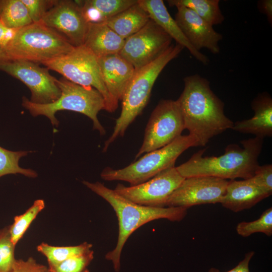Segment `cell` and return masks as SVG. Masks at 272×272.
I'll return each instance as SVG.
<instances>
[{"instance_id":"obj_31","label":"cell","mask_w":272,"mask_h":272,"mask_svg":"<svg viewBox=\"0 0 272 272\" xmlns=\"http://www.w3.org/2000/svg\"><path fill=\"white\" fill-rule=\"evenodd\" d=\"M26 7L33 23L40 22L46 12L54 5L56 0H22Z\"/></svg>"},{"instance_id":"obj_12","label":"cell","mask_w":272,"mask_h":272,"mask_svg":"<svg viewBox=\"0 0 272 272\" xmlns=\"http://www.w3.org/2000/svg\"><path fill=\"white\" fill-rule=\"evenodd\" d=\"M184 179L174 165L141 184L129 186L118 184L114 190L122 197L135 203L164 208L169 196Z\"/></svg>"},{"instance_id":"obj_10","label":"cell","mask_w":272,"mask_h":272,"mask_svg":"<svg viewBox=\"0 0 272 272\" xmlns=\"http://www.w3.org/2000/svg\"><path fill=\"white\" fill-rule=\"evenodd\" d=\"M0 71L23 83L31 92L32 103L49 104L60 96L57 79L50 75L47 67H40L37 63L20 59L1 60Z\"/></svg>"},{"instance_id":"obj_26","label":"cell","mask_w":272,"mask_h":272,"mask_svg":"<svg viewBox=\"0 0 272 272\" xmlns=\"http://www.w3.org/2000/svg\"><path fill=\"white\" fill-rule=\"evenodd\" d=\"M44 208V201L37 199L24 213L14 217V222L9 225V227L11 240L15 246L23 237L32 222Z\"/></svg>"},{"instance_id":"obj_14","label":"cell","mask_w":272,"mask_h":272,"mask_svg":"<svg viewBox=\"0 0 272 272\" xmlns=\"http://www.w3.org/2000/svg\"><path fill=\"white\" fill-rule=\"evenodd\" d=\"M40 22L75 47L84 45L89 25L77 1L71 0H56Z\"/></svg>"},{"instance_id":"obj_19","label":"cell","mask_w":272,"mask_h":272,"mask_svg":"<svg viewBox=\"0 0 272 272\" xmlns=\"http://www.w3.org/2000/svg\"><path fill=\"white\" fill-rule=\"evenodd\" d=\"M270 195L249 179L230 180L220 203L223 207L237 213L251 208Z\"/></svg>"},{"instance_id":"obj_37","label":"cell","mask_w":272,"mask_h":272,"mask_svg":"<svg viewBox=\"0 0 272 272\" xmlns=\"http://www.w3.org/2000/svg\"><path fill=\"white\" fill-rule=\"evenodd\" d=\"M9 59L3 48L0 47V61Z\"/></svg>"},{"instance_id":"obj_16","label":"cell","mask_w":272,"mask_h":272,"mask_svg":"<svg viewBox=\"0 0 272 272\" xmlns=\"http://www.w3.org/2000/svg\"><path fill=\"white\" fill-rule=\"evenodd\" d=\"M102 77L114 111L135 71L134 67L118 53L98 58Z\"/></svg>"},{"instance_id":"obj_33","label":"cell","mask_w":272,"mask_h":272,"mask_svg":"<svg viewBox=\"0 0 272 272\" xmlns=\"http://www.w3.org/2000/svg\"><path fill=\"white\" fill-rule=\"evenodd\" d=\"M10 272H48V267L30 257L27 260L17 259Z\"/></svg>"},{"instance_id":"obj_15","label":"cell","mask_w":272,"mask_h":272,"mask_svg":"<svg viewBox=\"0 0 272 272\" xmlns=\"http://www.w3.org/2000/svg\"><path fill=\"white\" fill-rule=\"evenodd\" d=\"M176 8L175 20L191 45L197 51L206 48L213 54H218L222 35L191 10L184 7Z\"/></svg>"},{"instance_id":"obj_6","label":"cell","mask_w":272,"mask_h":272,"mask_svg":"<svg viewBox=\"0 0 272 272\" xmlns=\"http://www.w3.org/2000/svg\"><path fill=\"white\" fill-rule=\"evenodd\" d=\"M75 47L41 22L17 30L4 49L9 59L43 63L66 55Z\"/></svg>"},{"instance_id":"obj_24","label":"cell","mask_w":272,"mask_h":272,"mask_svg":"<svg viewBox=\"0 0 272 272\" xmlns=\"http://www.w3.org/2000/svg\"><path fill=\"white\" fill-rule=\"evenodd\" d=\"M0 21L7 28L16 30L33 23L22 0H4Z\"/></svg>"},{"instance_id":"obj_21","label":"cell","mask_w":272,"mask_h":272,"mask_svg":"<svg viewBox=\"0 0 272 272\" xmlns=\"http://www.w3.org/2000/svg\"><path fill=\"white\" fill-rule=\"evenodd\" d=\"M83 14L89 23H104L129 7L138 0L77 1Z\"/></svg>"},{"instance_id":"obj_3","label":"cell","mask_w":272,"mask_h":272,"mask_svg":"<svg viewBox=\"0 0 272 272\" xmlns=\"http://www.w3.org/2000/svg\"><path fill=\"white\" fill-rule=\"evenodd\" d=\"M83 183L108 202L117 217L119 227L117 242L114 249L105 255V258L112 262L116 272H119L120 269L122 249L134 231L155 220L165 219L172 222H179L187 215V209L183 208L152 207L135 203L99 182L92 183L84 180Z\"/></svg>"},{"instance_id":"obj_22","label":"cell","mask_w":272,"mask_h":272,"mask_svg":"<svg viewBox=\"0 0 272 272\" xmlns=\"http://www.w3.org/2000/svg\"><path fill=\"white\" fill-rule=\"evenodd\" d=\"M150 19L148 13L137 2L104 23L125 40L141 30Z\"/></svg>"},{"instance_id":"obj_4","label":"cell","mask_w":272,"mask_h":272,"mask_svg":"<svg viewBox=\"0 0 272 272\" xmlns=\"http://www.w3.org/2000/svg\"><path fill=\"white\" fill-rule=\"evenodd\" d=\"M184 49L176 43L171 45L156 59L137 70L122 98V108L111 135L106 141L103 152L118 138L122 137L135 118L148 104L153 85L166 65L176 58Z\"/></svg>"},{"instance_id":"obj_38","label":"cell","mask_w":272,"mask_h":272,"mask_svg":"<svg viewBox=\"0 0 272 272\" xmlns=\"http://www.w3.org/2000/svg\"><path fill=\"white\" fill-rule=\"evenodd\" d=\"M4 0H0V15L1 13L2 9L3 6Z\"/></svg>"},{"instance_id":"obj_17","label":"cell","mask_w":272,"mask_h":272,"mask_svg":"<svg viewBox=\"0 0 272 272\" xmlns=\"http://www.w3.org/2000/svg\"><path fill=\"white\" fill-rule=\"evenodd\" d=\"M138 4L148 13L150 19L159 26L176 43L186 48L198 61L207 64L209 58L196 50L182 32L175 19L168 12L162 0H138Z\"/></svg>"},{"instance_id":"obj_29","label":"cell","mask_w":272,"mask_h":272,"mask_svg":"<svg viewBox=\"0 0 272 272\" xmlns=\"http://www.w3.org/2000/svg\"><path fill=\"white\" fill-rule=\"evenodd\" d=\"M93 258L94 251L91 249L58 263L48 266V272H89L88 267Z\"/></svg>"},{"instance_id":"obj_34","label":"cell","mask_w":272,"mask_h":272,"mask_svg":"<svg viewBox=\"0 0 272 272\" xmlns=\"http://www.w3.org/2000/svg\"><path fill=\"white\" fill-rule=\"evenodd\" d=\"M255 252L253 251L248 252L245 254L244 258L232 269L226 272H250L249 263L254 256ZM209 272H221L219 269L215 267H212L209 270Z\"/></svg>"},{"instance_id":"obj_11","label":"cell","mask_w":272,"mask_h":272,"mask_svg":"<svg viewBox=\"0 0 272 272\" xmlns=\"http://www.w3.org/2000/svg\"><path fill=\"white\" fill-rule=\"evenodd\" d=\"M172 38L150 19L138 32L124 40L118 53L137 70L151 62L172 44Z\"/></svg>"},{"instance_id":"obj_9","label":"cell","mask_w":272,"mask_h":272,"mask_svg":"<svg viewBox=\"0 0 272 272\" xmlns=\"http://www.w3.org/2000/svg\"><path fill=\"white\" fill-rule=\"evenodd\" d=\"M184 129L183 118L176 100H161L151 114L135 158L169 144L181 135Z\"/></svg>"},{"instance_id":"obj_8","label":"cell","mask_w":272,"mask_h":272,"mask_svg":"<svg viewBox=\"0 0 272 272\" xmlns=\"http://www.w3.org/2000/svg\"><path fill=\"white\" fill-rule=\"evenodd\" d=\"M42 64L73 83L95 89L105 100V110L114 111L103 81L98 57L84 45L76 47L66 55Z\"/></svg>"},{"instance_id":"obj_7","label":"cell","mask_w":272,"mask_h":272,"mask_svg":"<svg viewBox=\"0 0 272 272\" xmlns=\"http://www.w3.org/2000/svg\"><path fill=\"white\" fill-rule=\"evenodd\" d=\"M198 146L196 139L188 134L180 135L169 144L146 153L138 160L118 169L106 167L100 174L106 181L120 180L137 185L150 179L164 170L175 165L178 157L192 147Z\"/></svg>"},{"instance_id":"obj_27","label":"cell","mask_w":272,"mask_h":272,"mask_svg":"<svg viewBox=\"0 0 272 272\" xmlns=\"http://www.w3.org/2000/svg\"><path fill=\"white\" fill-rule=\"evenodd\" d=\"M29 151H12L0 146V177L8 174H21L30 178L37 176L30 169H24L19 165L20 159L27 155Z\"/></svg>"},{"instance_id":"obj_13","label":"cell","mask_w":272,"mask_h":272,"mask_svg":"<svg viewBox=\"0 0 272 272\" xmlns=\"http://www.w3.org/2000/svg\"><path fill=\"white\" fill-rule=\"evenodd\" d=\"M227 180L210 176L186 178L167 199L165 207L188 208L203 204L220 203Z\"/></svg>"},{"instance_id":"obj_5","label":"cell","mask_w":272,"mask_h":272,"mask_svg":"<svg viewBox=\"0 0 272 272\" xmlns=\"http://www.w3.org/2000/svg\"><path fill=\"white\" fill-rule=\"evenodd\" d=\"M61 94L52 103L38 104L31 102L25 97L22 98V106L33 116L44 115L52 125L57 126L59 121L55 116L60 110H69L81 113L93 121V128L102 135L106 131L97 117L98 112L105 110V100L97 90L90 87L83 86L63 78L57 80Z\"/></svg>"},{"instance_id":"obj_25","label":"cell","mask_w":272,"mask_h":272,"mask_svg":"<svg viewBox=\"0 0 272 272\" xmlns=\"http://www.w3.org/2000/svg\"><path fill=\"white\" fill-rule=\"evenodd\" d=\"M92 245L87 242L76 246H55L42 242L37 247L38 252L47 258L48 266L56 264L75 255L91 249Z\"/></svg>"},{"instance_id":"obj_32","label":"cell","mask_w":272,"mask_h":272,"mask_svg":"<svg viewBox=\"0 0 272 272\" xmlns=\"http://www.w3.org/2000/svg\"><path fill=\"white\" fill-rule=\"evenodd\" d=\"M249 179L255 185L270 195L272 193V165H259L253 176Z\"/></svg>"},{"instance_id":"obj_30","label":"cell","mask_w":272,"mask_h":272,"mask_svg":"<svg viewBox=\"0 0 272 272\" xmlns=\"http://www.w3.org/2000/svg\"><path fill=\"white\" fill-rule=\"evenodd\" d=\"M9 226L0 229V272H10L16 261Z\"/></svg>"},{"instance_id":"obj_20","label":"cell","mask_w":272,"mask_h":272,"mask_svg":"<svg viewBox=\"0 0 272 272\" xmlns=\"http://www.w3.org/2000/svg\"><path fill=\"white\" fill-rule=\"evenodd\" d=\"M124 40L105 23H89L84 45L98 58L119 53Z\"/></svg>"},{"instance_id":"obj_2","label":"cell","mask_w":272,"mask_h":272,"mask_svg":"<svg viewBox=\"0 0 272 272\" xmlns=\"http://www.w3.org/2000/svg\"><path fill=\"white\" fill-rule=\"evenodd\" d=\"M263 139L254 137L241 142L242 146L229 144L223 155L203 156L206 149L198 151L186 162L176 167L185 178L210 176L223 179H247L252 177L258 167V157Z\"/></svg>"},{"instance_id":"obj_1","label":"cell","mask_w":272,"mask_h":272,"mask_svg":"<svg viewBox=\"0 0 272 272\" xmlns=\"http://www.w3.org/2000/svg\"><path fill=\"white\" fill-rule=\"evenodd\" d=\"M183 81V90L176 101L185 129L196 139L198 146H205L214 137L232 129L234 122L225 114L224 102L207 79L195 74Z\"/></svg>"},{"instance_id":"obj_28","label":"cell","mask_w":272,"mask_h":272,"mask_svg":"<svg viewBox=\"0 0 272 272\" xmlns=\"http://www.w3.org/2000/svg\"><path fill=\"white\" fill-rule=\"evenodd\" d=\"M237 233L243 237H247L255 233H262L267 236L272 235V208L265 210L259 218L250 222L243 221L238 223Z\"/></svg>"},{"instance_id":"obj_35","label":"cell","mask_w":272,"mask_h":272,"mask_svg":"<svg viewBox=\"0 0 272 272\" xmlns=\"http://www.w3.org/2000/svg\"><path fill=\"white\" fill-rule=\"evenodd\" d=\"M16 30L7 28L0 21V47L4 48L15 35Z\"/></svg>"},{"instance_id":"obj_18","label":"cell","mask_w":272,"mask_h":272,"mask_svg":"<svg viewBox=\"0 0 272 272\" xmlns=\"http://www.w3.org/2000/svg\"><path fill=\"white\" fill-rule=\"evenodd\" d=\"M253 116L234 123L232 129L243 133H250L264 139L272 135V99L264 92L257 96L251 103Z\"/></svg>"},{"instance_id":"obj_36","label":"cell","mask_w":272,"mask_h":272,"mask_svg":"<svg viewBox=\"0 0 272 272\" xmlns=\"http://www.w3.org/2000/svg\"><path fill=\"white\" fill-rule=\"evenodd\" d=\"M259 10L264 14L269 23L272 22V1L262 0L258 3Z\"/></svg>"},{"instance_id":"obj_23","label":"cell","mask_w":272,"mask_h":272,"mask_svg":"<svg viewBox=\"0 0 272 272\" xmlns=\"http://www.w3.org/2000/svg\"><path fill=\"white\" fill-rule=\"evenodd\" d=\"M170 7H184L195 12L212 26L222 24L225 20L219 0H169Z\"/></svg>"}]
</instances>
